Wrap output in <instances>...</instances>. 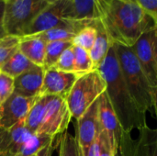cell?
I'll return each mask as SVG.
<instances>
[{
    "mask_svg": "<svg viewBox=\"0 0 157 156\" xmlns=\"http://www.w3.org/2000/svg\"><path fill=\"white\" fill-rule=\"evenodd\" d=\"M94 19L112 43L132 47L145 31L156 28L136 0H94Z\"/></svg>",
    "mask_w": 157,
    "mask_h": 156,
    "instance_id": "1",
    "label": "cell"
},
{
    "mask_svg": "<svg viewBox=\"0 0 157 156\" xmlns=\"http://www.w3.org/2000/svg\"><path fill=\"white\" fill-rule=\"evenodd\" d=\"M107 84L106 93L123 132H132L147 125L145 114L134 102L122 76L114 44L98 69Z\"/></svg>",
    "mask_w": 157,
    "mask_h": 156,
    "instance_id": "2",
    "label": "cell"
},
{
    "mask_svg": "<svg viewBox=\"0 0 157 156\" xmlns=\"http://www.w3.org/2000/svg\"><path fill=\"white\" fill-rule=\"evenodd\" d=\"M113 44L120 68L129 91L140 110L146 114L153 108L152 87L143 72L132 47L120 43Z\"/></svg>",
    "mask_w": 157,
    "mask_h": 156,
    "instance_id": "3",
    "label": "cell"
},
{
    "mask_svg": "<svg viewBox=\"0 0 157 156\" xmlns=\"http://www.w3.org/2000/svg\"><path fill=\"white\" fill-rule=\"evenodd\" d=\"M106 89L107 84L98 70L79 76L66 97L72 118L77 120Z\"/></svg>",
    "mask_w": 157,
    "mask_h": 156,
    "instance_id": "4",
    "label": "cell"
},
{
    "mask_svg": "<svg viewBox=\"0 0 157 156\" xmlns=\"http://www.w3.org/2000/svg\"><path fill=\"white\" fill-rule=\"evenodd\" d=\"M47 5L46 0H6L3 28L6 35L23 37L29 24Z\"/></svg>",
    "mask_w": 157,
    "mask_h": 156,
    "instance_id": "5",
    "label": "cell"
},
{
    "mask_svg": "<svg viewBox=\"0 0 157 156\" xmlns=\"http://www.w3.org/2000/svg\"><path fill=\"white\" fill-rule=\"evenodd\" d=\"M72 115L66 98L60 96H51L47 103L44 117L36 134H44L54 137L67 130Z\"/></svg>",
    "mask_w": 157,
    "mask_h": 156,
    "instance_id": "6",
    "label": "cell"
},
{
    "mask_svg": "<svg viewBox=\"0 0 157 156\" xmlns=\"http://www.w3.org/2000/svg\"><path fill=\"white\" fill-rule=\"evenodd\" d=\"M136 131V137L132 132L122 133L119 143L121 156H157V129L145 125Z\"/></svg>",
    "mask_w": 157,
    "mask_h": 156,
    "instance_id": "7",
    "label": "cell"
},
{
    "mask_svg": "<svg viewBox=\"0 0 157 156\" xmlns=\"http://www.w3.org/2000/svg\"><path fill=\"white\" fill-rule=\"evenodd\" d=\"M157 28L145 31L132 46L133 51L152 88L157 86Z\"/></svg>",
    "mask_w": 157,
    "mask_h": 156,
    "instance_id": "8",
    "label": "cell"
},
{
    "mask_svg": "<svg viewBox=\"0 0 157 156\" xmlns=\"http://www.w3.org/2000/svg\"><path fill=\"white\" fill-rule=\"evenodd\" d=\"M75 21L66 18V0H59L48 4L38 14L29 24L23 37L39 34L59 27H66Z\"/></svg>",
    "mask_w": 157,
    "mask_h": 156,
    "instance_id": "9",
    "label": "cell"
},
{
    "mask_svg": "<svg viewBox=\"0 0 157 156\" xmlns=\"http://www.w3.org/2000/svg\"><path fill=\"white\" fill-rule=\"evenodd\" d=\"M39 97L40 95L33 97H25L13 92L0 105V127L9 130L19 121L25 120Z\"/></svg>",
    "mask_w": 157,
    "mask_h": 156,
    "instance_id": "10",
    "label": "cell"
},
{
    "mask_svg": "<svg viewBox=\"0 0 157 156\" xmlns=\"http://www.w3.org/2000/svg\"><path fill=\"white\" fill-rule=\"evenodd\" d=\"M98 99L77 120L76 140L83 156L86 154L91 144L98 138L101 129L98 120Z\"/></svg>",
    "mask_w": 157,
    "mask_h": 156,
    "instance_id": "11",
    "label": "cell"
},
{
    "mask_svg": "<svg viewBox=\"0 0 157 156\" xmlns=\"http://www.w3.org/2000/svg\"><path fill=\"white\" fill-rule=\"evenodd\" d=\"M98 120L101 131L107 136L111 147L119 151V143L122 136V129L117 114L106 91L98 98Z\"/></svg>",
    "mask_w": 157,
    "mask_h": 156,
    "instance_id": "12",
    "label": "cell"
},
{
    "mask_svg": "<svg viewBox=\"0 0 157 156\" xmlns=\"http://www.w3.org/2000/svg\"><path fill=\"white\" fill-rule=\"evenodd\" d=\"M75 73H67L53 68L45 70L40 95L67 97L73 86L78 79Z\"/></svg>",
    "mask_w": 157,
    "mask_h": 156,
    "instance_id": "13",
    "label": "cell"
},
{
    "mask_svg": "<svg viewBox=\"0 0 157 156\" xmlns=\"http://www.w3.org/2000/svg\"><path fill=\"white\" fill-rule=\"evenodd\" d=\"M44 73L45 70L42 66L35 65L30 70L17 76L14 78V93L25 97L40 95Z\"/></svg>",
    "mask_w": 157,
    "mask_h": 156,
    "instance_id": "14",
    "label": "cell"
},
{
    "mask_svg": "<svg viewBox=\"0 0 157 156\" xmlns=\"http://www.w3.org/2000/svg\"><path fill=\"white\" fill-rule=\"evenodd\" d=\"M45 50L46 42L39 38L34 36H26L20 38L18 51L36 65L43 67Z\"/></svg>",
    "mask_w": 157,
    "mask_h": 156,
    "instance_id": "15",
    "label": "cell"
},
{
    "mask_svg": "<svg viewBox=\"0 0 157 156\" xmlns=\"http://www.w3.org/2000/svg\"><path fill=\"white\" fill-rule=\"evenodd\" d=\"M94 25L97 29V38L93 47L89 51V54L93 63L94 70H98L106 58L113 43L106 33L102 25L97 19H94Z\"/></svg>",
    "mask_w": 157,
    "mask_h": 156,
    "instance_id": "16",
    "label": "cell"
},
{
    "mask_svg": "<svg viewBox=\"0 0 157 156\" xmlns=\"http://www.w3.org/2000/svg\"><path fill=\"white\" fill-rule=\"evenodd\" d=\"M66 18L90 21L94 19V0H66Z\"/></svg>",
    "mask_w": 157,
    "mask_h": 156,
    "instance_id": "17",
    "label": "cell"
},
{
    "mask_svg": "<svg viewBox=\"0 0 157 156\" xmlns=\"http://www.w3.org/2000/svg\"><path fill=\"white\" fill-rule=\"evenodd\" d=\"M50 97L51 96H47V95H40L37 101L34 103V105L32 106V108H30L29 112L28 113L25 119L26 127L33 134H36L40 127V124L44 117L45 108L50 99Z\"/></svg>",
    "mask_w": 157,
    "mask_h": 156,
    "instance_id": "18",
    "label": "cell"
},
{
    "mask_svg": "<svg viewBox=\"0 0 157 156\" xmlns=\"http://www.w3.org/2000/svg\"><path fill=\"white\" fill-rule=\"evenodd\" d=\"M36 64L31 63L25 55L17 51L1 67V72L13 78H16L23 73L30 70Z\"/></svg>",
    "mask_w": 157,
    "mask_h": 156,
    "instance_id": "19",
    "label": "cell"
},
{
    "mask_svg": "<svg viewBox=\"0 0 157 156\" xmlns=\"http://www.w3.org/2000/svg\"><path fill=\"white\" fill-rule=\"evenodd\" d=\"M12 146H11V154L12 156H17L21 148L24 144L30 139L33 133L26 127L25 120L19 121L12 128L9 129Z\"/></svg>",
    "mask_w": 157,
    "mask_h": 156,
    "instance_id": "20",
    "label": "cell"
},
{
    "mask_svg": "<svg viewBox=\"0 0 157 156\" xmlns=\"http://www.w3.org/2000/svg\"><path fill=\"white\" fill-rule=\"evenodd\" d=\"M73 45L70 40H56L46 43L45 58H44V70L53 67L62 53L69 47Z\"/></svg>",
    "mask_w": 157,
    "mask_h": 156,
    "instance_id": "21",
    "label": "cell"
},
{
    "mask_svg": "<svg viewBox=\"0 0 157 156\" xmlns=\"http://www.w3.org/2000/svg\"><path fill=\"white\" fill-rule=\"evenodd\" d=\"M54 137L44 134H33L21 148L17 156L36 155L41 149L53 142Z\"/></svg>",
    "mask_w": 157,
    "mask_h": 156,
    "instance_id": "22",
    "label": "cell"
},
{
    "mask_svg": "<svg viewBox=\"0 0 157 156\" xmlns=\"http://www.w3.org/2000/svg\"><path fill=\"white\" fill-rule=\"evenodd\" d=\"M73 47L75 52V74L78 76H82L94 71L89 51L78 46L73 45Z\"/></svg>",
    "mask_w": 157,
    "mask_h": 156,
    "instance_id": "23",
    "label": "cell"
},
{
    "mask_svg": "<svg viewBox=\"0 0 157 156\" xmlns=\"http://www.w3.org/2000/svg\"><path fill=\"white\" fill-rule=\"evenodd\" d=\"M97 38V29L94 25V21L84 27L73 39L72 43L74 46L81 47L86 51H90L94 45Z\"/></svg>",
    "mask_w": 157,
    "mask_h": 156,
    "instance_id": "24",
    "label": "cell"
},
{
    "mask_svg": "<svg viewBox=\"0 0 157 156\" xmlns=\"http://www.w3.org/2000/svg\"><path fill=\"white\" fill-rule=\"evenodd\" d=\"M20 38L12 35H6L0 40V69L7 60L18 51Z\"/></svg>",
    "mask_w": 157,
    "mask_h": 156,
    "instance_id": "25",
    "label": "cell"
},
{
    "mask_svg": "<svg viewBox=\"0 0 157 156\" xmlns=\"http://www.w3.org/2000/svg\"><path fill=\"white\" fill-rule=\"evenodd\" d=\"M59 156H83L76 137L68 131L61 137Z\"/></svg>",
    "mask_w": 157,
    "mask_h": 156,
    "instance_id": "26",
    "label": "cell"
},
{
    "mask_svg": "<svg viewBox=\"0 0 157 156\" xmlns=\"http://www.w3.org/2000/svg\"><path fill=\"white\" fill-rule=\"evenodd\" d=\"M52 68L63 72L75 73V52L73 45L62 53L56 63Z\"/></svg>",
    "mask_w": 157,
    "mask_h": 156,
    "instance_id": "27",
    "label": "cell"
},
{
    "mask_svg": "<svg viewBox=\"0 0 157 156\" xmlns=\"http://www.w3.org/2000/svg\"><path fill=\"white\" fill-rule=\"evenodd\" d=\"M14 92V78L0 73V105H2Z\"/></svg>",
    "mask_w": 157,
    "mask_h": 156,
    "instance_id": "28",
    "label": "cell"
},
{
    "mask_svg": "<svg viewBox=\"0 0 157 156\" xmlns=\"http://www.w3.org/2000/svg\"><path fill=\"white\" fill-rule=\"evenodd\" d=\"M144 12L154 21L157 28V0H136Z\"/></svg>",
    "mask_w": 157,
    "mask_h": 156,
    "instance_id": "29",
    "label": "cell"
},
{
    "mask_svg": "<svg viewBox=\"0 0 157 156\" xmlns=\"http://www.w3.org/2000/svg\"><path fill=\"white\" fill-rule=\"evenodd\" d=\"M11 146L12 141L9 130L0 127V153L5 156H12Z\"/></svg>",
    "mask_w": 157,
    "mask_h": 156,
    "instance_id": "30",
    "label": "cell"
},
{
    "mask_svg": "<svg viewBox=\"0 0 157 156\" xmlns=\"http://www.w3.org/2000/svg\"><path fill=\"white\" fill-rule=\"evenodd\" d=\"M100 134H101V153H100V156L116 155V154H117L118 152L115 151V150L111 147V145H110V143H109V142L107 136H106L102 131L100 132Z\"/></svg>",
    "mask_w": 157,
    "mask_h": 156,
    "instance_id": "31",
    "label": "cell"
},
{
    "mask_svg": "<svg viewBox=\"0 0 157 156\" xmlns=\"http://www.w3.org/2000/svg\"><path fill=\"white\" fill-rule=\"evenodd\" d=\"M101 153V134H99L98 138L91 144L85 156H100Z\"/></svg>",
    "mask_w": 157,
    "mask_h": 156,
    "instance_id": "32",
    "label": "cell"
},
{
    "mask_svg": "<svg viewBox=\"0 0 157 156\" xmlns=\"http://www.w3.org/2000/svg\"><path fill=\"white\" fill-rule=\"evenodd\" d=\"M53 150H54V145H53V142H52L47 146H45L43 149H41L37 154V156H52Z\"/></svg>",
    "mask_w": 157,
    "mask_h": 156,
    "instance_id": "33",
    "label": "cell"
},
{
    "mask_svg": "<svg viewBox=\"0 0 157 156\" xmlns=\"http://www.w3.org/2000/svg\"><path fill=\"white\" fill-rule=\"evenodd\" d=\"M152 100H153V108L155 109V113H157V86L152 88Z\"/></svg>",
    "mask_w": 157,
    "mask_h": 156,
    "instance_id": "34",
    "label": "cell"
},
{
    "mask_svg": "<svg viewBox=\"0 0 157 156\" xmlns=\"http://www.w3.org/2000/svg\"><path fill=\"white\" fill-rule=\"evenodd\" d=\"M4 11H5V1L4 0H0V26L3 25Z\"/></svg>",
    "mask_w": 157,
    "mask_h": 156,
    "instance_id": "35",
    "label": "cell"
},
{
    "mask_svg": "<svg viewBox=\"0 0 157 156\" xmlns=\"http://www.w3.org/2000/svg\"><path fill=\"white\" fill-rule=\"evenodd\" d=\"M6 35V31H5V29H4V28H3V25L2 26H0V40L3 38V37H5Z\"/></svg>",
    "mask_w": 157,
    "mask_h": 156,
    "instance_id": "36",
    "label": "cell"
},
{
    "mask_svg": "<svg viewBox=\"0 0 157 156\" xmlns=\"http://www.w3.org/2000/svg\"><path fill=\"white\" fill-rule=\"evenodd\" d=\"M48 4H51V3H53V2H56V1H59V0H46Z\"/></svg>",
    "mask_w": 157,
    "mask_h": 156,
    "instance_id": "37",
    "label": "cell"
},
{
    "mask_svg": "<svg viewBox=\"0 0 157 156\" xmlns=\"http://www.w3.org/2000/svg\"><path fill=\"white\" fill-rule=\"evenodd\" d=\"M115 156H121V154H120V153H119V151H118V153L116 154V155Z\"/></svg>",
    "mask_w": 157,
    "mask_h": 156,
    "instance_id": "38",
    "label": "cell"
},
{
    "mask_svg": "<svg viewBox=\"0 0 157 156\" xmlns=\"http://www.w3.org/2000/svg\"><path fill=\"white\" fill-rule=\"evenodd\" d=\"M156 60H157V43H156Z\"/></svg>",
    "mask_w": 157,
    "mask_h": 156,
    "instance_id": "39",
    "label": "cell"
},
{
    "mask_svg": "<svg viewBox=\"0 0 157 156\" xmlns=\"http://www.w3.org/2000/svg\"><path fill=\"white\" fill-rule=\"evenodd\" d=\"M0 156H5V155H3V154H2L0 153Z\"/></svg>",
    "mask_w": 157,
    "mask_h": 156,
    "instance_id": "40",
    "label": "cell"
},
{
    "mask_svg": "<svg viewBox=\"0 0 157 156\" xmlns=\"http://www.w3.org/2000/svg\"><path fill=\"white\" fill-rule=\"evenodd\" d=\"M0 73H1V69H0Z\"/></svg>",
    "mask_w": 157,
    "mask_h": 156,
    "instance_id": "41",
    "label": "cell"
},
{
    "mask_svg": "<svg viewBox=\"0 0 157 156\" xmlns=\"http://www.w3.org/2000/svg\"><path fill=\"white\" fill-rule=\"evenodd\" d=\"M33 156H37V154H36V155H33Z\"/></svg>",
    "mask_w": 157,
    "mask_h": 156,
    "instance_id": "42",
    "label": "cell"
},
{
    "mask_svg": "<svg viewBox=\"0 0 157 156\" xmlns=\"http://www.w3.org/2000/svg\"><path fill=\"white\" fill-rule=\"evenodd\" d=\"M4 1H6V0H4Z\"/></svg>",
    "mask_w": 157,
    "mask_h": 156,
    "instance_id": "43",
    "label": "cell"
}]
</instances>
